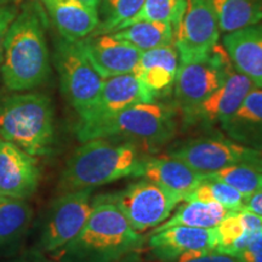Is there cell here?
I'll return each mask as SVG.
<instances>
[{"mask_svg":"<svg viewBox=\"0 0 262 262\" xmlns=\"http://www.w3.org/2000/svg\"><path fill=\"white\" fill-rule=\"evenodd\" d=\"M17 0H0V6L6 5V4H15Z\"/></svg>","mask_w":262,"mask_h":262,"instance_id":"obj_36","label":"cell"},{"mask_svg":"<svg viewBox=\"0 0 262 262\" xmlns=\"http://www.w3.org/2000/svg\"><path fill=\"white\" fill-rule=\"evenodd\" d=\"M171 262H239L233 255L211 250H194L181 255Z\"/></svg>","mask_w":262,"mask_h":262,"instance_id":"obj_30","label":"cell"},{"mask_svg":"<svg viewBox=\"0 0 262 262\" xmlns=\"http://www.w3.org/2000/svg\"><path fill=\"white\" fill-rule=\"evenodd\" d=\"M62 38L79 41L98 26L97 8L81 0H39Z\"/></svg>","mask_w":262,"mask_h":262,"instance_id":"obj_18","label":"cell"},{"mask_svg":"<svg viewBox=\"0 0 262 262\" xmlns=\"http://www.w3.org/2000/svg\"><path fill=\"white\" fill-rule=\"evenodd\" d=\"M255 85L244 74L238 71L232 72L225 83L199 103L194 110L182 116L186 126L221 125L233 116L245 96Z\"/></svg>","mask_w":262,"mask_h":262,"instance_id":"obj_12","label":"cell"},{"mask_svg":"<svg viewBox=\"0 0 262 262\" xmlns=\"http://www.w3.org/2000/svg\"><path fill=\"white\" fill-rule=\"evenodd\" d=\"M239 262H262V231L235 255Z\"/></svg>","mask_w":262,"mask_h":262,"instance_id":"obj_32","label":"cell"},{"mask_svg":"<svg viewBox=\"0 0 262 262\" xmlns=\"http://www.w3.org/2000/svg\"><path fill=\"white\" fill-rule=\"evenodd\" d=\"M222 45L235 71L262 89V21L225 34Z\"/></svg>","mask_w":262,"mask_h":262,"instance_id":"obj_19","label":"cell"},{"mask_svg":"<svg viewBox=\"0 0 262 262\" xmlns=\"http://www.w3.org/2000/svg\"><path fill=\"white\" fill-rule=\"evenodd\" d=\"M220 32L210 0H186L185 11L173 37L180 62L208 54L219 44Z\"/></svg>","mask_w":262,"mask_h":262,"instance_id":"obj_11","label":"cell"},{"mask_svg":"<svg viewBox=\"0 0 262 262\" xmlns=\"http://www.w3.org/2000/svg\"><path fill=\"white\" fill-rule=\"evenodd\" d=\"M79 44L98 74L106 78L133 73L142 51L120 40L112 33L90 34Z\"/></svg>","mask_w":262,"mask_h":262,"instance_id":"obj_14","label":"cell"},{"mask_svg":"<svg viewBox=\"0 0 262 262\" xmlns=\"http://www.w3.org/2000/svg\"><path fill=\"white\" fill-rule=\"evenodd\" d=\"M102 198L117 205L137 233H143L162 225L168 220L176 206L183 202L180 195L166 191L147 179L131 183L120 192L102 195Z\"/></svg>","mask_w":262,"mask_h":262,"instance_id":"obj_8","label":"cell"},{"mask_svg":"<svg viewBox=\"0 0 262 262\" xmlns=\"http://www.w3.org/2000/svg\"><path fill=\"white\" fill-rule=\"evenodd\" d=\"M179 66V52L171 44L142 51L133 73L148 100L157 101L173 90Z\"/></svg>","mask_w":262,"mask_h":262,"instance_id":"obj_15","label":"cell"},{"mask_svg":"<svg viewBox=\"0 0 262 262\" xmlns=\"http://www.w3.org/2000/svg\"><path fill=\"white\" fill-rule=\"evenodd\" d=\"M40 169L34 157L0 139V196L27 199L37 191Z\"/></svg>","mask_w":262,"mask_h":262,"instance_id":"obj_13","label":"cell"},{"mask_svg":"<svg viewBox=\"0 0 262 262\" xmlns=\"http://www.w3.org/2000/svg\"><path fill=\"white\" fill-rule=\"evenodd\" d=\"M91 191L64 192L52 203L40 234L41 250L54 253L78 235L93 210Z\"/></svg>","mask_w":262,"mask_h":262,"instance_id":"obj_9","label":"cell"},{"mask_svg":"<svg viewBox=\"0 0 262 262\" xmlns=\"http://www.w3.org/2000/svg\"><path fill=\"white\" fill-rule=\"evenodd\" d=\"M225 34L262 21V0H210Z\"/></svg>","mask_w":262,"mask_h":262,"instance_id":"obj_23","label":"cell"},{"mask_svg":"<svg viewBox=\"0 0 262 262\" xmlns=\"http://www.w3.org/2000/svg\"><path fill=\"white\" fill-rule=\"evenodd\" d=\"M185 6L186 0H145L140 11L123 28L139 21H158L169 22L176 29Z\"/></svg>","mask_w":262,"mask_h":262,"instance_id":"obj_29","label":"cell"},{"mask_svg":"<svg viewBox=\"0 0 262 262\" xmlns=\"http://www.w3.org/2000/svg\"><path fill=\"white\" fill-rule=\"evenodd\" d=\"M250 165L255 166V168H256L257 170H260V171L262 172V152L257 153L256 157H255Z\"/></svg>","mask_w":262,"mask_h":262,"instance_id":"obj_34","label":"cell"},{"mask_svg":"<svg viewBox=\"0 0 262 262\" xmlns=\"http://www.w3.org/2000/svg\"><path fill=\"white\" fill-rule=\"evenodd\" d=\"M24 262H41V261H24Z\"/></svg>","mask_w":262,"mask_h":262,"instance_id":"obj_37","label":"cell"},{"mask_svg":"<svg viewBox=\"0 0 262 262\" xmlns=\"http://www.w3.org/2000/svg\"><path fill=\"white\" fill-rule=\"evenodd\" d=\"M16 4H6L0 6V67H2L3 52H4V40L10 25L12 24L18 12Z\"/></svg>","mask_w":262,"mask_h":262,"instance_id":"obj_31","label":"cell"},{"mask_svg":"<svg viewBox=\"0 0 262 262\" xmlns=\"http://www.w3.org/2000/svg\"><path fill=\"white\" fill-rule=\"evenodd\" d=\"M0 136L33 157L50 155L55 142L51 98L42 93H15L0 98Z\"/></svg>","mask_w":262,"mask_h":262,"instance_id":"obj_5","label":"cell"},{"mask_svg":"<svg viewBox=\"0 0 262 262\" xmlns=\"http://www.w3.org/2000/svg\"><path fill=\"white\" fill-rule=\"evenodd\" d=\"M258 150L226 137H198L170 147L166 155L181 160L195 171L209 173L239 163L251 164Z\"/></svg>","mask_w":262,"mask_h":262,"instance_id":"obj_10","label":"cell"},{"mask_svg":"<svg viewBox=\"0 0 262 262\" xmlns=\"http://www.w3.org/2000/svg\"><path fill=\"white\" fill-rule=\"evenodd\" d=\"M47 15L39 0H27L18 9L4 40L2 79L5 88L24 93L44 85L51 74Z\"/></svg>","mask_w":262,"mask_h":262,"instance_id":"obj_1","label":"cell"},{"mask_svg":"<svg viewBox=\"0 0 262 262\" xmlns=\"http://www.w3.org/2000/svg\"><path fill=\"white\" fill-rule=\"evenodd\" d=\"M141 178L157 183L185 201L186 196L194 191L205 179V173L195 171L181 160L166 155L163 157H146Z\"/></svg>","mask_w":262,"mask_h":262,"instance_id":"obj_20","label":"cell"},{"mask_svg":"<svg viewBox=\"0 0 262 262\" xmlns=\"http://www.w3.org/2000/svg\"><path fill=\"white\" fill-rule=\"evenodd\" d=\"M229 210L216 202L188 201L180 206L179 210L171 217L157 226L153 232L173 227V226H187L195 228H215L224 220Z\"/></svg>","mask_w":262,"mask_h":262,"instance_id":"obj_22","label":"cell"},{"mask_svg":"<svg viewBox=\"0 0 262 262\" xmlns=\"http://www.w3.org/2000/svg\"><path fill=\"white\" fill-rule=\"evenodd\" d=\"M141 102H152L148 100L142 86L134 73L116 75L103 79L102 89L96 103L81 124L101 122L114 116L120 111Z\"/></svg>","mask_w":262,"mask_h":262,"instance_id":"obj_17","label":"cell"},{"mask_svg":"<svg viewBox=\"0 0 262 262\" xmlns=\"http://www.w3.org/2000/svg\"><path fill=\"white\" fill-rule=\"evenodd\" d=\"M33 219L32 206L26 199L0 196V248H4L24 235Z\"/></svg>","mask_w":262,"mask_h":262,"instance_id":"obj_25","label":"cell"},{"mask_svg":"<svg viewBox=\"0 0 262 262\" xmlns=\"http://www.w3.org/2000/svg\"><path fill=\"white\" fill-rule=\"evenodd\" d=\"M81 2L85 3V4H88V5L94 6V8H98L101 0H81Z\"/></svg>","mask_w":262,"mask_h":262,"instance_id":"obj_35","label":"cell"},{"mask_svg":"<svg viewBox=\"0 0 262 262\" xmlns=\"http://www.w3.org/2000/svg\"><path fill=\"white\" fill-rule=\"evenodd\" d=\"M205 179L222 181L233 187L245 198L262 191V172L248 163L229 165L219 171L205 173Z\"/></svg>","mask_w":262,"mask_h":262,"instance_id":"obj_27","label":"cell"},{"mask_svg":"<svg viewBox=\"0 0 262 262\" xmlns=\"http://www.w3.org/2000/svg\"><path fill=\"white\" fill-rule=\"evenodd\" d=\"M221 129L234 142L262 152V89L254 86L249 91Z\"/></svg>","mask_w":262,"mask_h":262,"instance_id":"obj_21","label":"cell"},{"mask_svg":"<svg viewBox=\"0 0 262 262\" xmlns=\"http://www.w3.org/2000/svg\"><path fill=\"white\" fill-rule=\"evenodd\" d=\"M233 71L231 58L220 44L201 57L180 62L173 84L175 107L182 116L189 113L217 90Z\"/></svg>","mask_w":262,"mask_h":262,"instance_id":"obj_6","label":"cell"},{"mask_svg":"<svg viewBox=\"0 0 262 262\" xmlns=\"http://www.w3.org/2000/svg\"><path fill=\"white\" fill-rule=\"evenodd\" d=\"M114 37L129 42L141 51L173 44L175 29L169 22L139 21L112 32Z\"/></svg>","mask_w":262,"mask_h":262,"instance_id":"obj_24","label":"cell"},{"mask_svg":"<svg viewBox=\"0 0 262 262\" xmlns=\"http://www.w3.org/2000/svg\"><path fill=\"white\" fill-rule=\"evenodd\" d=\"M143 243L117 205L98 196L83 229L51 254L56 262H129Z\"/></svg>","mask_w":262,"mask_h":262,"instance_id":"obj_2","label":"cell"},{"mask_svg":"<svg viewBox=\"0 0 262 262\" xmlns=\"http://www.w3.org/2000/svg\"><path fill=\"white\" fill-rule=\"evenodd\" d=\"M245 196L227 183L212 179H204L194 191L186 196L183 202L202 201L216 202L229 211L241 210L245 202Z\"/></svg>","mask_w":262,"mask_h":262,"instance_id":"obj_28","label":"cell"},{"mask_svg":"<svg viewBox=\"0 0 262 262\" xmlns=\"http://www.w3.org/2000/svg\"><path fill=\"white\" fill-rule=\"evenodd\" d=\"M145 0H101L98 5V26L91 34H104L122 29L134 18Z\"/></svg>","mask_w":262,"mask_h":262,"instance_id":"obj_26","label":"cell"},{"mask_svg":"<svg viewBox=\"0 0 262 262\" xmlns=\"http://www.w3.org/2000/svg\"><path fill=\"white\" fill-rule=\"evenodd\" d=\"M243 210L250 211L262 217V191H258L245 199L243 204Z\"/></svg>","mask_w":262,"mask_h":262,"instance_id":"obj_33","label":"cell"},{"mask_svg":"<svg viewBox=\"0 0 262 262\" xmlns=\"http://www.w3.org/2000/svg\"><path fill=\"white\" fill-rule=\"evenodd\" d=\"M148 244L150 253L157 260L171 262L189 251L216 249L217 235L216 228L173 226L150 233Z\"/></svg>","mask_w":262,"mask_h":262,"instance_id":"obj_16","label":"cell"},{"mask_svg":"<svg viewBox=\"0 0 262 262\" xmlns=\"http://www.w3.org/2000/svg\"><path fill=\"white\" fill-rule=\"evenodd\" d=\"M178 108L157 102H141L114 116L90 124H78L75 133L80 142L94 139H120L139 148L157 150L165 146L178 130Z\"/></svg>","mask_w":262,"mask_h":262,"instance_id":"obj_4","label":"cell"},{"mask_svg":"<svg viewBox=\"0 0 262 262\" xmlns=\"http://www.w3.org/2000/svg\"><path fill=\"white\" fill-rule=\"evenodd\" d=\"M81 143L66 163L61 191L93 189L124 178H141L146 157L135 143L120 139H94Z\"/></svg>","mask_w":262,"mask_h":262,"instance_id":"obj_3","label":"cell"},{"mask_svg":"<svg viewBox=\"0 0 262 262\" xmlns=\"http://www.w3.org/2000/svg\"><path fill=\"white\" fill-rule=\"evenodd\" d=\"M54 61L62 94L77 111L80 119H84L100 96L103 78L91 64L79 41H71L62 37L57 39Z\"/></svg>","mask_w":262,"mask_h":262,"instance_id":"obj_7","label":"cell"}]
</instances>
